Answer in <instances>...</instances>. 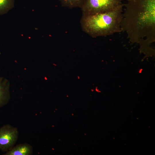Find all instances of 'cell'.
Listing matches in <instances>:
<instances>
[{"label": "cell", "mask_w": 155, "mask_h": 155, "mask_svg": "<svg viewBox=\"0 0 155 155\" xmlns=\"http://www.w3.org/2000/svg\"><path fill=\"white\" fill-rule=\"evenodd\" d=\"M10 85L8 80L0 77V108L6 105L10 100Z\"/></svg>", "instance_id": "5"}, {"label": "cell", "mask_w": 155, "mask_h": 155, "mask_svg": "<svg viewBox=\"0 0 155 155\" xmlns=\"http://www.w3.org/2000/svg\"><path fill=\"white\" fill-rule=\"evenodd\" d=\"M63 6L72 8L79 7L81 8L84 0H59Z\"/></svg>", "instance_id": "7"}, {"label": "cell", "mask_w": 155, "mask_h": 155, "mask_svg": "<svg viewBox=\"0 0 155 155\" xmlns=\"http://www.w3.org/2000/svg\"><path fill=\"white\" fill-rule=\"evenodd\" d=\"M33 148L30 144L24 143L14 146L4 155H31L33 154Z\"/></svg>", "instance_id": "6"}, {"label": "cell", "mask_w": 155, "mask_h": 155, "mask_svg": "<svg viewBox=\"0 0 155 155\" xmlns=\"http://www.w3.org/2000/svg\"><path fill=\"white\" fill-rule=\"evenodd\" d=\"M19 131L16 127L5 124L0 128V150L6 152L11 150L17 141Z\"/></svg>", "instance_id": "4"}, {"label": "cell", "mask_w": 155, "mask_h": 155, "mask_svg": "<svg viewBox=\"0 0 155 155\" xmlns=\"http://www.w3.org/2000/svg\"><path fill=\"white\" fill-rule=\"evenodd\" d=\"M121 0H84L81 8L84 15H92L113 10L122 4Z\"/></svg>", "instance_id": "3"}, {"label": "cell", "mask_w": 155, "mask_h": 155, "mask_svg": "<svg viewBox=\"0 0 155 155\" xmlns=\"http://www.w3.org/2000/svg\"><path fill=\"white\" fill-rule=\"evenodd\" d=\"M123 6L122 4L114 9L105 13L82 15L80 23L83 30L93 37L121 32Z\"/></svg>", "instance_id": "2"}, {"label": "cell", "mask_w": 155, "mask_h": 155, "mask_svg": "<svg viewBox=\"0 0 155 155\" xmlns=\"http://www.w3.org/2000/svg\"><path fill=\"white\" fill-rule=\"evenodd\" d=\"M121 22L132 43H139L141 52L147 55L154 50L150 46L155 41V0H126Z\"/></svg>", "instance_id": "1"}, {"label": "cell", "mask_w": 155, "mask_h": 155, "mask_svg": "<svg viewBox=\"0 0 155 155\" xmlns=\"http://www.w3.org/2000/svg\"></svg>", "instance_id": "9"}, {"label": "cell", "mask_w": 155, "mask_h": 155, "mask_svg": "<svg viewBox=\"0 0 155 155\" xmlns=\"http://www.w3.org/2000/svg\"><path fill=\"white\" fill-rule=\"evenodd\" d=\"M15 0H0V14L7 13L14 7Z\"/></svg>", "instance_id": "8"}]
</instances>
